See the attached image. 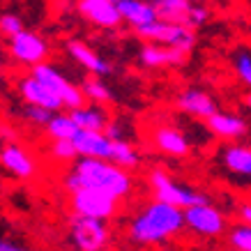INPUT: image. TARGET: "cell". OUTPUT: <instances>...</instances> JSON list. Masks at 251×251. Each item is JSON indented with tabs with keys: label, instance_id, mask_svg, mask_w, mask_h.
Listing matches in <instances>:
<instances>
[{
	"label": "cell",
	"instance_id": "cell-14",
	"mask_svg": "<svg viewBox=\"0 0 251 251\" xmlns=\"http://www.w3.org/2000/svg\"><path fill=\"white\" fill-rule=\"evenodd\" d=\"M138 60L145 67H171V65H182L187 60V51L175 49V46H164V44H145L138 53Z\"/></svg>",
	"mask_w": 251,
	"mask_h": 251
},
{
	"label": "cell",
	"instance_id": "cell-27",
	"mask_svg": "<svg viewBox=\"0 0 251 251\" xmlns=\"http://www.w3.org/2000/svg\"><path fill=\"white\" fill-rule=\"evenodd\" d=\"M51 154H53L58 161H72L78 154V150H76V145H74V141L60 138V141H55V143L51 145Z\"/></svg>",
	"mask_w": 251,
	"mask_h": 251
},
{
	"label": "cell",
	"instance_id": "cell-10",
	"mask_svg": "<svg viewBox=\"0 0 251 251\" xmlns=\"http://www.w3.org/2000/svg\"><path fill=\"white\" fill-rule=\"evenodd\" d=\"M76 7L85 21L104 30H113L122 23L120 7L113 0H78Z\"/></svg>",
	"mask_w": 251,
	"mask_h": 251
},
{
	"label": "cell",
	"instance_id": "cell-16",
	"mask_svg": "<svg viewBox=\"0 0 251 251\" xmlns=\"http://www.w3.org/2000/svg\"><path fill=\"white\" fill-rule=\"evenodd\" d=\"M152 143L159 152L168 154V157H187L189 154V141L175 127H157L152 134Z\"/></svg>",
	"mask_w": 251,
	"mask_h": 251
},
{
	"label": "cell",
	"instance_id": "cell-31",
	"mask_svg": "<svg viewBox=\"0 0 251 251\" xmlns=\"http://www.w3.org/2000/svg\"><path fill=\"white\" fill-rule=\"evenodd\" d=\"M210 19V9L205 5H198L194 2V7H191V14H189V25L191 28H198V25H203V23Z\"/></svg>",
	"mask_w": 251,
	"mask_h": 251
},
{
	"label": "cell",
	"instance_id": "cell-23",
	"mask_svg": "<svg viewBox=\"0 0 251 251\" xmlns=\"http://www.w3.org/2000/svg\"><path fill=\"white\" fill-rule=\"evenodd\" d=\"M78 127L76 120L72 118V113L69 115H53L51 120H49V125H46V134L53 138V141H60V138H67V141H72V138L78 134Z\"/></svg>",
	"mask_w": 251,
	"mask_h": 251
},
{
	"label": "cell",
	"instance_id": "cell-35",
	"mask_svg": "<svg viewBox=\"0 0 251 251\" xmlns=\"http://www.w3.org/2000/svg\"><path fill=\"white\" fill-rule=\"evenodd\" d=\"M0 134L7 138V141H12V127H7V125H0Z\"/></svg>",
	"mask_w": 251,
	"mask_h": 251
},
{
	"label": "cell",
	"instance_id": "cell-24",
	"mask_svg": "<svg viewBox=\"0 0 251 251\" xmlns=\"http://www.w3.org/2000/svg\"><path fill=\"white\" fill-rule=\"evenodd\" d=\"M111 161L129 171V168H136L141 159H138L136 150H134L125 138H118V141H113V145H111Z\"/></svg>",
	"mask_w": 251,
	"mask_h": 251
},
{
	"label": "cell",
	"instance_id": "cell-9",
	"mask_svg": "<svg viewBox=\"0 0 251 251\" xmlns=\"http://www.w3.org/2000/svg\"><path fill=\"white\" fill-rule=\"evenodd\" d=\"M9 55L21 65L35 67L39 62H46L49 44L44 42V37H39L37 32L21 30L16 32L14 37H9Z\"/></svg>",
	"mask_w": 251,
	"mask_h": 251
},
{
	"label": "cell",
	"instance_id": "cell-34",
	"mask_svg": "<svg viewBox=\"0 0 251 251\" xmlns=\"http://www.w3.org/2000/svg\"><path fill=\"white\" fill-rule=\"evenodd\" d=\"M0 251H25V249H19V247H14V244L5 242V240H0Z\"/></svg>",
	"mask_w": 251,
	"mask_h": 251
},
{
	"label": "cell",
	"instance_id": "cell-19",
	"mask_svg": "<svg viewBox=\"0 0 251 251\" xmlns=\"http://www.w3.org/2000/svg\"><path fill=\"white\" fill-rule=\"evenodd\" d=\"M207 129L212 131L214 136L226 138V141H233V138H240L247 134V122L237 115H228V113H217L207 118Z\"/></svg>",
	"mask_w": 251,
	"mask_h": 251
},
{
	"label": "cell",
	"instance_id": "cell-8",
	"mask_svg": "<svg viewBox=\"0 0 251 251\" xmlns=\"http://www.w3.org/2000/svg\"><path fill=\"white\" fill-rule=\"evenodd\" d=\"M184 226L198 235L217 237L226 230V217L210 203H201L184 210Z\"/></svg>",
	"mask_w": 251,
	"mask_h": 251
},
{
	"label": "cell",
	"instance_id": "cell-22",
	"mask_svg": "<svg viewBox=\"0 0 251 251\" xmlns=\"http://www.w3.org/2000/svg\"><path fill=\"white\" fill-rule=\"evenodd\" d=\"M72 118L76 120V125L81 129H95V131H104L106 127V113L97 106V104H92V106H78V108H72Z\"/></svg>",
	"mask_w": 251,
	"mask_h": 251
},
{
	"label": "cell",
	"instance_id": "cell-21",
	"mask_svg": "<svg viewBox=\"0 0 251 251\" xmlns=\"http://www.w3.org/2000/svg\"><path fill=\"white\" fill-rule=\"evenodd\" d=\"M152 2L159 19L189 25V14H191V7H194V0H152Z\"/></svg>",
	"mask_w": 251,
	"mask_h": 251
},
{
	"label": "cell",
	"instance_id": "cell-32",
	"mask_svg": "<svg viewBox=\"0 0 251 251\" xmlns=\"http://www.w3.org/2000/svg\"><path fill=\"white\" fill-rule=\"evenodd\" d=\"M104 131H106V136H108V138H113V141L122 138V127H120V122H106Z\"/></svg>",
	"mask_w": 251,
	"mask_h": 251
},
{
	"label": "cell",
	"instance_id": "cell-28",
	"mask_svg": "<svg viewBox=\"0 0 251 251\" xmlns=\"http://www.w3.org/2000/svg\"><path fill=\"white\" fill-rule=\"evenodd\" d=\"M235 74L244 85L251 88V53L249 51H240L235 55Z\"/></svg>",
	"mask_w": 251,
	"mask_h": 251
},
{
	"label": "cell",
	"instance_id": "cell-38",
	"mask_svg": "<svg viewBox=\"0 0 251 251\" xmlns=\"http://www.w3.org/2000/svg\"><path fill=\"white\" fill-rule=\"evenodd\" d=\"M194 2H196V0H194Z\"/></svg>",
	"mask_w": 251,
	"mask_h": 251
},
{
	"label": "cell",
	"instance_id": "cell-12",
	"mask_svg": "<svg viewBox=\"0 0 251 251\" xmlns=\"http://www.w3.org/2000/svg\"><path fill=\"white\" fill-rule=\"evenodd\" d=\"M0 164L7 168L12 175L23 177V180H28V177H32V175L37 173L35 159L16 141H7V143L2 145V150H0Z\"/></svg>",
	"mask_w": 251,
	"mask_h": 251
},
{
	"label": "cell",
	"instance_id": "cell-6",
	"mask_svg": "<svg viewBox=\"0 0 251 251\" xmlns=\"http://www.w3.org/2000/svg\"><path fill=\"white\" fill-rule=\"evenodd\" d=\"M72 242L78 251H104L108 244V226L104 219H95V217H74L72 226Z\"/></svg>",
	"mask_w": 251,
	"mask_h": 251
},
{
	"label": "cell",
	"instance_id": "cell-11",
	"mask_svg": "<svg viewBox=\"0 0 251 251\" xmlns=\"http://www.w3.org/2000/svg\"><path fill=\"white\" fill-rule=\"evenodd\" d=\"M19 92H21V97L25 99V104H35V106H44L49 111H58L62 108V99L55 95L44 81H39L35 74L30 76H23L19 81Z\"/></svg>",
	"mask_w": 251,
	"mask_h": 251
},
{
	"label": "cell",
	"instance_id": "cell-30",
	"mask_svg": "<svg viewBox=\"0 0 251 251\" xmlns=\"http://www.w3.org/2000/svg\"><path fill=\"white\" fill-rule=\"evenodd\" d=\"M23 115L30 122H35V125H42V127H46L49 120H51V111L44 106H35V104H28L25 111H23Z\"/></svg>",
	"mask_w": 251,
	"mask_h": 251
},
{
	"label": "cell",
	"instance_id": "cell-37",
	"mask_svg": "<svg viewBox=\"0 0 251 251\" xmlns=\"http://www.w3.org/2000/svg\"><path fill=\"white\" fill-rule=\"evenodd\" d=\"M113 2H120V0H113Z\"/></svg>",
	"mask_w": 251,
	"mask_h": 251
},
{
	"label": "cell",
	"instance_id": "cell-20",
	"mask_svg": "<svg viewBox=\"0 0 251 251\" xmlns=\"http://www.w3.org/2000/svg\"><path fill=\"white\" fill-rule=\"evenodd\" d=\"M221 161L226 171L235 175H242V177H251V148L249 145H228L224 154H221Z\"/></svg>",
	"mask_w": 251,
	"mask_h": 251
},
{
	"label": "cell",
	"instance_id": "cell-17",
	"mask_svg": "<svg viewBox=\"0 0 251 251\" xmlns=\"http://www.w3.org/2000/svg\"><path fill=\"white\" fill-rule=\"evenodd\" d=\"M118 7H120L122 21H127L134 30L159 19L157 9H154V2H150V0H120Z\"/></svg>",
	"mask_w": 251,
	"mask_h": 251
},
{
	"label": "cell",
	"instance_id": "cell-3",
	"mask_svg": "<svg viewBox=\"0 0 251 251\" xmlns=\"http://www.w3.org/2000/svg\"><path fill=\"white\" fill-rule=\"evenodd\" d=\"M120 198L101 187H81L72 191V212L78 217H95V219L108 221L118 214Z\"/></svg>",
	"mask_w": 251,
	"mask_h": 251
},
{
	"label": "cell",
	"instance_id": "cell-13",
	"mask_svg": "<svg viewBox=\"0 0 251 251\" xmlns=\"http://www.w3.org/2000/svg\"><path fill=\"white\" fill-rule=\"evenodd\" d=\"M74 145L81 157H99V159H111V145L113 138L106 136V131H95V129H78L74 138Z\"/></svg>",
	"mask_w": 251,
	"mask_h": 251
},
{
	"label": "cell",
	"instance_id": "cell-4",
	"mask_svg": "<svg viewBox=\"0 0 251 251\" xmlns=\"http://www.w3.org/2000/svg\"><path fill=\"white\" fill-rule=\"evenodd\" d=\"M136 35L148 39V42H154V44L182 49L187 53H189L191 49H194V44H196V32H194V28L184 25V23L164 21V19H157V21L148 23V25L136 28Z\"/></svg>",
	"mask_w": 251,
	"mask_h": 251
},
{
	"label": "cell",
	"instance_id": "cell-25",
	"mask_svg": "<svg viewBox=\"0 0 251 251\" xmlns=\"http://www.w3.org/2000/svg\"><path fill=\"white\" fill-rule=\"evenodd\" d=\"M81 90H83L85 99L92 101V104H106V101H111V90H108L101 81H97V78H88V81H83Z\"/></svg>",
	"mask_w": 251,
	"mask_h": 251
},
{
	"label": "cell",
	"instance_id": "cell-33",
	"mask_svg": "<svg viewBox=\"0 0 251 251\" xmlns=\"http://www.w3.org/2000/svg\"><path fill=\"white\" fill-rule=\"evenodd\" d=\"M237 214H240V219H242L244 224H251V203H244V205H240Z\"/></svg>",
	"mask_w": 251,
	"mask_h": 251
},
{
	"label": "cell",
	"instance_id": "cell-36",
	"mask_svg": "<svg viewBox=\"0 0 251 251\" xmlns=\"http://www.w3.org/2000/svg\"><path fill=\"white\" fill-rule=\"evenodd\" d=\"M244 104H247V106L251 108V92H249V95H247V97H244Z\"/></svg>",
	"mask_w": 251,
	"mask_h": 251
},
{
	"label": "cell",
	"instance_id": "cell-7",
	"mask_svg": "<svg viewBox=\"0 0 251 251\" xmlns=\"http://www.w3.org/2000/svg\"><path fill=\"white\" fill-rule=\"evenodd\" d=\"M32 74H35L39 81H44V83L62 99V104H65L67 108H78V106H83L85 104L83 90L76 88L74 83H69L67 78L62 76L53 65H49V62H39V65L32 67Z\"/></svg>",
	"mask_w": 251,
	"mask_h": 251
},
{
	"label": "cell",
	"instance_id": "cell-39",
	"mask_svg": "<svg viewBox=\"0 0 251 251\" xmlns=\"http://www.w3.org/2000/svg\"><path fill=\"white\" fill-rule=\"evenodd\" d=\"M0 74H2V72H0Z\"/></svg>",
	"mask_w": 251,
	"mask_h": 251
},
{
	"label": "cell",
	"instance_id": "cell-15",
	"mask_svg": "<svg viewBox=\"0 0 251 251\" xmlns=\"http://www.w3.org/2000/svg\"><path fill=\"white\" fill-rule=\"evenodd\" d=\"M175 104H177V108L182 113L194 115V118H203V120H207L210 115L217 113L214 99L205 90H198V88H189V90L180 92V97L175 99Z\"/></svg>",
	"mask_w": 251,
	"mask_h": 251
},
{
	"label": "cell",
	"instance_id": "cell-5",
	"mask_svg": "<svg viewBox=\"0 0 251 251\" xmlns=\"http://www.w3.org/2000/svg\"><path fill=\"white\" fill-rule=\"evenodd\" d=\"M150 184H152V191H154V198H159L164 203H171V205H177L187 210L191 205H201V203H210V198L198 194V191H191L182 184H177L161 168H154L150 173Z\"/></svg>",
	"mask_w": 251,
	"mask_h": 251
},
{
	"label": "cell",
	"instance_id": "cell-18",
	"mask_svg": "<svg viewBox=\"0 0 251 251\" xmlns=\"http://www.w3.org/2000/svg\"><path fill=\"white\" fill-rule=\"evenodd\" d=\"M67 53L72 55L81 67H85L90 74H95V76H104V74L111 72V65H108L106 60H101L90 46L83 44V42H76V39L67 42Z\"/></svg>",
	"mask_w": 251,
	"mask_h": 251
},
{
	"label": "cell",
	"instance_id": "cell-1",
	"mask_svg": "<svg viewBox=\"0 0 251 251\" xmlns=\"http://www.w3.org/2000/svg\"><path fill=\"white\" fill-rule=\"evenodd\" d=\"M62 184L69 194L81 187H101V189L111 191L113 196L125 198L131 191V175L127 173V168L118 166L111 159L81 157L74 164V171L65 175Z\"/></svg>",
	"mask_w": 251,
	"mask_h": 251
},
{
	"label": "cell",
	"instance_id": "cell-26",
	"mask_svg": "<svg viewBox=\"0 0 251 251\" xmlns=\"http://www.w3.org/2000/svg\"><path fill=\"white\" fill-rule=\"evenodd\" d=\"M228 244L235 251H251V224L233 226L228 233Z\"/></svg>",
	"mask_w": 251,
	"mask_h": 251
},
{
	"label": "cell",
	"instance_id": "cell-2",
	"mask_svg": "<svg viewBox=\"0 0 251 251\" xmlns=\"http://www.w3.org/2000/svg\"><path fill=\"white\" fill-rule=\"evenodd\" d=\"M184 228V210L154 198L129 224V240L136 244H161Z\"/></svg>",
	"mask_w": 251,
	"mask_h": 251
},
{
	"label": "cell",
	"instance_id": "cell-29",
	"mask_svg": "<svg viewBox=\"0 0 251 251\" xmlns=\"http://www.w3.org/2000/svg\"><path fill=\"white\" fill-rule=\"evenodd\" d=\"M21 30H23V23L16 14H2L0 16V35H2V37L9 39Z\"/></svg>",
	"mask_w": 251,
	"mask_h": 251
}]
</instances>
